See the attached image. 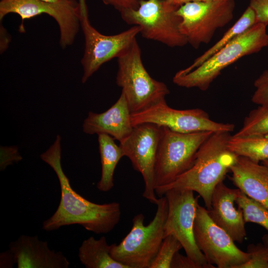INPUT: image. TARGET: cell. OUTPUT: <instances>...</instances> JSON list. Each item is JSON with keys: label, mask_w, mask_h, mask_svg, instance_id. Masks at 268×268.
Listing matches in <instances>:
<instances>
[{"label": "cell", "mask_w": 268, "mask_h": 268, "mask_svg": "<svg viewBox=\"0 0 268 268\" xmlns=\"http://www.w3.org/2000/svg\"><path fill=\"white\" fill-rule=\"evenodd\" d=\"M61 137L58 134L52 145L40 155L41 159L55 172L60 185L61 200L55 213L45 220L42 229L56 230L64 226L79 224L97 234H106L118 224L121 215L118 202L99 204L77 193L70 186L61 164Z\"/></svg>", "instance_id": "6da1fadb"}, {"label": "cell", "mask_w": 268, "mask_h": 268, "mask_svg": "<svg viewBox=\"0 0 268 268\" xmlns=\"http://www.w3.org/2000/svg\"><path fill=\"white\" fill-rule=\"evenodd\" d=\"M230 136V133H213L200 147L193 166L171 183L156 188L157 196L162 197L170 189L191 190L199 194L209 209L214 189L238 157L227 146Z\"/></svg>", "instance_id": "7a4b0ae2"}, {"label": "cell", "mask_w": 268, "mask_h": 268, "mask_svg": "<svg viewBox=\"0 0 268 268\" xmlns=\"http://www.w3.org/2000/svg\"><path fill=\"white\" fill-rule=\"evenodd\" d=\"M153 219L144 224V216L135 215L131 230L120 243L111 245L110 254L128 268H150L164 238V226L168 205L164 195L158 199Z\"/></svg>", "instance_id": "3957f363"}, {"label": "cell", "mask_w": 268, "mask_h": 268, "mask_svg": "<svg viewBox=\"0 0 268 268\" xmlns=\"http://www.w3.org/2000/svg\"><path fill=\"white\" fill-rule=\"evenodd\" d=\"M267 26L261 23L255 24L198 67L185 74L176 73L173 77V83L182 87L206 90L225 68L268 46Z\"/></svg>", "instance_id": "277c9868"}, {"label": "cell", "mask_w": 268, "mask_h": 268, "mask_svg": "<svg viewBox=\"0 0 268 268\" xmlns=\"http://www.w3.org/2000/svg\"><path fill=\"white\" fill-rule=\"evenodd\" d=\"M117 59L116 83L122 88L131 114L165 100L170 93L164 82L153 78L146 70L136 40Z\"/></svg>", "instance_id": "5b68a950"}, {"label": "cell", "mask_w": 268, "mask_h": 268, "mask_svg": "<svg viewBox=\"0 0 268 268\" xmlns=\"http://www.w3.org/2000/svg\"><path fill=\"white\" fill-rule=\"evenodd\" d=\"M178 7L167 0H143L136 8L120 13L126 23L140 27L139 34L143 38L169 47H181L188 42L180 31Z\"/></svg>", "instance_id": "8992f818"}, {"label": "cell", "mask_w": 268, "mask_h": 268, "mask_svg": "<svg viewBox=\"0 0 268 268\" xmlns=\"http://www.w3.org/2000/svg\"><path fill=\"white\" fill-rule=\"evenodd\" d=\"M162 127L155 166V188L171 183L190 169L201 146L214 133H183Z\"/></svg>", "instance_id": "52a82bcc"}, {"label": "cell", "mask_w": 268, "mask_h": 268, "mask_svg": "<svg viewBox=\"0 0 268 268\" xmlns=\"http://www.w3.org/2000/svg\"><path fill=\"white\" fill-rule=\"evenodd\" d=\"M234 0L190 1L180 5L176 13L181 18L180 31L188 44L198 49L207 44L218 28L233 18Z\"/></svg>", "instance_id": "ba28073f"}, {"label": "cell", "mask_w": 268, "mask_h": 268, "mask_svg": "<svg viewBox=\"0 0 268 268\" xmlns=\"http://www.w3.org/2000/svg\"><path fill=\"white\" fill-rule=\"evenodd\" d=\"M168 209L164 226V238L174 236L181 243L186 256L199 268H213L208 264L195 241L194 226L198 204V197L191 190L170 189L164 194Z\"/></svg>", "instance_id": "9c48e42d"}, {"label": "cell", "mask_w": 268, "mask_h": 268, "mask_svg": "<svg viewBox=\"0 0 268 268\" xmlns=\"http://www.w3.org/2000/svg\"><path fill=\"white\" fill-rule=\"evenodd\" d=\"M9 13L19 15L22 20L21 32L24 30V20L42 13L51 16L59 25L60 43L63 48L72 45L80 26L81 11L76 0H61L56 2L41 0H1L0 19Z\"/></svg>", "instance_id": "30bf717a"}, {"label": "cell", "mask_w": 268, "mask_h": 268, "mask_svg": "<svg viewBox=\"0 0 268 268\" xmlns=\"http://www.w3.org/2000/svg\"><path fill=\"white\" fill-rule=\"evenodd\" d=\"M196 243L207 263L218 268H237L249 259L234 241L211 219L206 208L197 205L194 226Z\"/></svg>", "instance_id": "8fae6325"}, {"label": "cell", "mask_w": 268, "mask_h": 268, "mask_svg": "<svg viewBox=\"0 0 268 268\" xmlns=\"http://www.w3.org/2000/svg\"><path fill=\"white\" fill-rule=\"evenodd\" d=\"M131 120L133 127L143 123H153L183 133L203 131L231 133L235 128L232 124L212 121L201 109L172 108L167 105L165 99L142 111L131 114Z\"/></svg>", "instance_id": "7c38bea8"}, {"label": "cell", "mask_w": 268, "mask_h": 268, "mask_svg": "<svg viewBox=\"0 0 268 268\" xmlns=\"http://www.w3.org/2000/svg\"><path fill=\"white\" fill-rule=\"evenodd\" d=\"M162 129V126L153 123L137 125L119 144L124 156L129 158L133 168L143 177L142 196L155 204L158 200L154 184L155 166Z\"/></svg>", "instance_id": "4fadbf2b"}, {"label": "cell", "mask_w": 268, "mask_h": 268, "mask_svg": "<svg viewBox=\"0 0 268 268\" xmlns=\"http://www.w3.org/2000/svg\"><path fill=\"white\" fill-rule=\"evenodd\" d=\"M80 26L85 40L81 60L82 83L86 82L102 65L124 53L136 40L140 30V27L134 25L118 34L104 35L91 25L88 16L81 17Z\"/></svg>", "instance_id": "5bb4252c"}, {"label": "cell", "mask_w": 268, "mask_h": 268, "mask_svg": "<svg viewBox=\"0 0 268 268\" xmlns=\"http://www.w3.org/2000/svg\"><path fill=\"white\" fill-rule=\"evenodd\" d=\"M240 190L231 189L222 182L212 194L211 207L207 210L211 219L224 230L234 242L242 243L246 237L245 221L242 211L234 205Z\"/></svg>", "instance_id": "9a60e30c"}, {"label": "cell", "mask_w": 268, "mask_h": 268, "mask_svg": "<svg viewBox=\"0 0 268 268\" xmlns=\"http://www.w3.org/2000/svg\"><path fill=\"white\" fill-rule=\"evenodd\" d=\"M18 268H67L69 262L60 251L51 250L37 236L22 235L9 244Z\"/></svg>", "instance_id": "2e32d148"}, {"label": "cell", "mask_w": 268, "mask_h": 268, "mask_svg": "<svg viewBox=\"0 0 268 268\" xmlns=\"http://www.w3.org/2000/svg\"><path fill=\"white\" fill-rule=\"evenodd\" d=\"M131 116L127 101L122 92L115 103L106 111L101 113L89 112L83 123L82 130L88 134H108L120 142L133 131Z\"/></svg>", "instance_id": "e0dca14e"}, {"label": "cell", "mask_w": 268, "mask_h": 268, "mask_svg": "<svg viewBox=\"0 0 268 268\" xmlns=\"http://www.w3.org/2000/svg\"><path fill=\"white\" fill-rule=\"evenodd\" d=\"M229 178L233 184L248 197L268 209V168L243 156H238L230 168Z\"/></svg>", "instance_id": "ac0fdd59"}, {"label": "cell", "mask_w": 268, "mask_h": 268, "mask_svg": "<svg viewBox=\"0 0 268 268\" xmlns=\"http://www.w3.org/2000/svg\"><path fill=\"white\" fill-rule=\"evenodd\" d=\"M110 249L105 236L99 239L90 236L82 242L78 258L86 268H128L112 257Z\"/></svg>", "instance_id": "d6986e66"}, {"label": "cell", "mask_w": 268, "mask_h": 268, "mask_svg": "<svg viewBox=\"0 0 268 268\" xmlns=\"http://www.w3.org/2000/svg\"><path fill=\"white\" fill-rule=\"evenodd\" d=\"M110 135L98 134V141L101 164V175L96 188L101 192L110 191L114 187V174L115 168L122 157L123 151Z\"/></svg>", "instance_id": "ffe728a7"}, {"label": "cell", "mask_w": 268, "mask_h": 268, "mask_svg": "<svg viewBox=\"0 0 268 268\" xmlns=\"http://www.w3.org/2000/svg\"><path fill=\"white\" fill-rule=\"evenodd\" d=\"M256 23L257 22L256 14L254 10L249 6L239 19L220 39L197 58L192 65L177 73L180 74H185L198 67L213 54Z\"/></svg>", "instance_id": "44dd1931"}, {"label": "cell", "mask_w": 268, "mask_h": 268, "mask_svg": "<svg viewBox=\"0 0 268 268\" xmlns=\"http://www.w3.org/2000/svg\"><path fill=\"white\" fill-rule=\"evenodd\" d=\"M227 146L238 156L257 162L268 159V135L238 137L231 135Z\"/></svg>", "instance_id": "7402d4cb"}, {"label": "cell", "mask_w": 268, "mask_h": 268, "mask_svg": "<svg viewBox=\"0 0 268 268\" xmlns=\"http://www.w3.org/2000/svg\"><path fill=\"white\" fill-rule=\"evenodd\" d=\"M268 135V107L258 106L245 118L243 126L233 136L238 137Z\"/></svg>", "instance_id": "603a6c76"}, {"label": "cell", "mask_w": 268, "mask_h": 268, "mask_svg": "<svg viewBox=\"0 0 268 268\" xmlns=\"http://www.w3.org/2000/svg\"><path fill=\"white\" fill-rule=\"evenodd\" d=\"M235 202L242 211L245 222L259 224L268 231V209L240 190Z\"/></svg>", "instance_id": "cb8c5ba5"}, {"label": "cell", "mask_w": 268, "mask_h": 268, "mask_svg": "<svg viewBox=\"0 0 268 268\" xmlns=\"http://www.w3.org/2000/svg\"><path fill=\"white\" fill-rule=\"evenodd\" d=\"M182 248L181 243L174 236L169 235L166 236L150 268H171L174 256Z\"/></svg>", "instance_id": "d4e9b609"}, {"label": "cell", "mask_w": 268, "mask_h": 268, "mask_svg": "<svg viewBox=\"0 0 268 268\" xmlns=\"http://www.w3.org/2000/svg\"><path fill=\"white\" fill-rule=\"evenodd\" d=\"M249 259L237 268H268V247L264 243L251 244L247 247Z\"/></svg>", "instance_id": "484cf974"}, {"label": "cell", "mask_w": 268, "mask_h": 268, "mask_svg": "<svg viewBox=\"0 0 268 268\" xmlns=\"http://www.w3.org/2000/svg\"><path fill=\"white\" fill-rule=\"evenodd\" d=\"M256 90L252 101L259 106L268 107V69L265 70L254 81Z\"/></svg>", "instance_id": "4316f807"}, {"label": "cell", "mask_w": 268, "mask_h": 268, "mask_svg": "<svg viewBox=\"0 0 268 268\" xmlns=\"http://www.w3.org/2000/svg\"><path fill=\"white\" fill-rule=\"evenodd\" d=\"M16 147H0V171L13 163H17L22 159Z\"/></svg>", "instance_id": "83f0119b"}, {"label": "cell", "mask_w": 268, "mask_h": 268, "mask_svg": "<svg viewBox=\"0 0 268 268\" xmlns=\"http://www.w3.org/2000/svg\"><path fill=\"white\" fill-rule=\"evenodd\" d=\"M249 6L254 10L257 23L268 25V0H250Z\"/></svg>", "instance_id": "f1b7e54d"}, {"label": "cell", "mask_w": 268, "mask_h": 268, "mask_svg": "<svg viewBox=\"0 0 268 268\" xmlns=\"http://www.w3.org/2000/svg\"><path fill=\"white\" fill-rule=\"evenodd\" d=\"M106 5L113 6L120 12L129 9L136 8L143 0H102Z\"/></svg>", "instance_id": "f546056e"}, {"label": "cell", "mask_w": 268, "mask_h": 268, "mask_svg": "<svg viewBox=\"0 0 268 268\" xmlns=\"http://www.w3.org/2000/svg\"><path fill=\"white\" fill-rule=\"evenodd\" d=\"M171 268H199V266L187 256L177 252L173 257Z\"/></svg>", "instance_id": "4dcf8cb0"}, {"label": "cell", "mask_w": 268, "mask_h": 268, "mask_svg": "<svg viewBox=\"0 0 268 268\" xmlns=\"http://www.w3.org/2000/svg\"><path fill=\"white\" fill-rule=\"evenodd\" d=\"M14 264H15L14 257L9 249L0 254V268H12Z\"/></svg>", "instance_id": "1f68e13d"}, {"label": "cell", "mask_w": 268, "mask_h": 268, "mask_svg": "<svg viewBox=\"0 0 268 268\" xmlns=\"http://www.w3.org/2000/svg\"><path fill=\"white\" fill-rule=\"evenodd\" d=\"M81 11V17L88 16L86 0H78Z\"/></svg>", "instance_id": "d6a6232c"}, {"label": "cell", "mask_w": 268, "mask_h": 268, "mask_svg": "<svg viewBox=\"0 0 268 268\" xmlns=\"http://www.w3.org/2000/svg\"><path fill=\"white\" fill-rule=\"evenodd\" d=\"M217 0H173L172 3L177 6L180 5L190 1H217Z\"/></svg>", "instance_id": "836d02e7"}, {"label": "cell", "mask_w": 268, "mask_h": 268, "mask_svg": "<svg viewBox=\"0 0 268 268\" xmlns=\"http://www.w3.org/2000/svg\"><path fill=\"white\" fill-rule=\"evenodd\" d=\"M262 241L263 243L268 247V234H265L263 236Z\"/></svg>", "instance_id": "e575fe53"}, {"label": "cell", "mask_w": 268, "mask_h": 268, "mask_svg": "<svg viewBox=\"0 0 268 268\" xmlns=\"http://www.w3.org/2000/svg\"><path fill=\"white\" fill-rule=\"evenodd\" d=\"M262 163L268 168V159L262 161Z\"/></svg>", "instance_id": "d590c367"}, {"label": "cell", "mask_w": 268, "mask_h": 268, "mask_svg": "<svg viewBox=\"0 0 268 268\" xmlns=\"http://www.w3.org/2000/svg\"><path fill=\"white\" fill-rule=\"evenodd\" d=\"M41 0L46 1V2H56L59 1L61 0Z\"/></svg>", "instance_id": "8d00e7d4"}, {"label": "cell", "mask_w": 268, "mask_h": 268, "mask_svg": "<svg viewBox=\"0 0 268 268\" xmlns=\"http://www.w3.org/2000/svg\"><path fill=\"white\" fill-rule=\"evenodd\" d=\"M167 0L169 1H170V2H172V1H173V0Z\"/></svg>", "instance_id": "74e56055"}]
</instances>
